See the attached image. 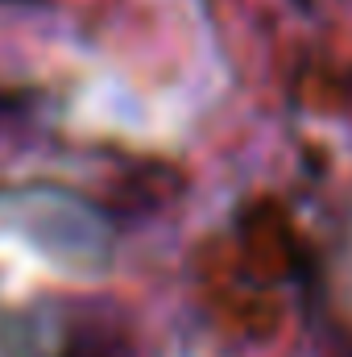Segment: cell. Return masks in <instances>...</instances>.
<instances>
[{
  "label": "cell",
  "instance_id": "2",
  "mask_svg": "<svg viewBox=\"0 0 352 357\" xmlns=\"http://www.w3.org/2000/svg\"><path fill=\"white\" fill-rule=\"evenodd\" d=\"M0 357H50L33 316L0 307Z\"/></svg>",
  "mask_w": 352,
  "mask_h": 357
},
{
  "label": "cell",
  "instance_id": "1",
  "mask_svg": "<svg viewBox=\"0 0 352 357\" xmlns=\"http://www.w3.org/2000/svg\"><path fill=\"white\" fill-rule=\"evenodd\" d=\"M0 225H8L13 233H25L33 250L50 254L67 270L91 274V270H108L112 262V237L99 225V216H91V208L63 191L0 195Z\"/></svg>",
  "mask_w": 352,
  "mask_h": 357
}]
</instances>
